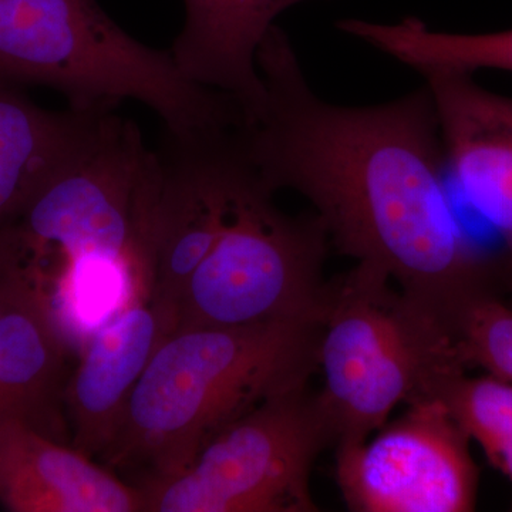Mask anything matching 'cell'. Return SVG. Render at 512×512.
Returning a JSON list of instances; mask_svg holds the SVG:
<instances>
[{
  "label": "cell",
  "mask_w": 512,
  "mask_h": 512,
  "mask_svg": "<svg viewBox=\"0 0 512 512\" xmlns=\"http://www.w3.org/2000/svg\"><path fill=\"white\" fill-rule=\"evenodd\" d=\"M457 355L470 369L512 383V305L488 295L467 305L451 323Z\"/></svg>",
  "instance_id": "17"
},
{
  "label": "cell",
  "mask_w": 512,
  "mask_h": 512,
  "mask_svg": "<svg viewBox=\"0 0 512 512\" xmlns=\"http://www.w3.org/2000/svg\"><path fill=\"white\" fill-rule=\"evenodd\" d=\"M0 504L13 512H144V495L72 444L0 414Z\"/></svg>",
  "instance_id": "11"
},
{
  "label": "cell",
  "mask_w": 512,
  "mask_h": 512,
  "mask_svg": "<svg viewBox=\"0 0 512 512\" xmlns=\"http://www.w3.org/2000/svg\"><path fill=\"white\" fill-rule=\"evenodd\" d=\"M237 126L207 136L167 137L151 235L148 301L173 333L188 279L227 228L239 194L255 173Z\"/></svg>",
  "instance_id": "8"
},
{
  "label": "cell",
  "mask_w": 512,
  "mask_h": 512,
  "mask_svg": "<svg viewBox=\"0 0 512 512\" xmlns=\"http://www.w3.org/2000/svg\"><path fill=\"white\" fill-rule=\"evenodd\" d=\"M185 25L170 52L191 82L228 94L245 119L261 110L259 46L285 10L308 0H184Z\"/></svg>",
  "instance_id": "13"
},
{
  "label": "cell",
  "mask_w": 512,
  "mask_h": 512,
  "mask_svg": "<svg viewBox=\"0 0 512 512\" xmlns=\"http://www.w3.org/2000/svg\"><path fill=\"white\" fill-rule=\"evenodd\" d=\"M0 80L50 87L76 110L137 100L180 140L237 126L244 116L228 94L185 77L170 50L124 32L97 0H0Z\"/></svg>",
  "instance_id": "3"
},
{
  "label": "cell",
  "mask_w": 512,
  "mask_h": 512,
  "mask_svg": "<svg viewBox=\"0 0 512 512\" xmlns=\"http://www.w3.org/2000/svg\"><path fill=\"white\" fill-rule=\"evenodd\" d=\"M258 171L239 194L231 220L188 279L174 332L272 322L322 323L330 242L315 212L285 214Z\"/></svg>",
  "instance_id": "5"
},
{
  "label": "cell",
  "mask_w": 512,
  "mask_h": 512,
  "mask_svg": "<svg viewBox=\"0 0 512 512\" xmlns=\"http://www.w3.org/2000/svg\"><path fill=\"white\" fill-rule=\"evenodd\" d=\"M322 323L178 330L163 340L101 454L140 485L180 476L221 430L272 397L309 386Z\"/></svg>",
  "instance_id": "2"
},
{
  "label": "cell",
  "mask_w": 512,
  "mask_h": 512,
  "mask_svg": "<svg viewBox=\"0 0 512 512\" xmlns=\"http://www.w3.org/2000/svg\"><path fill=\"white\" fill-rule=\"evenodd\" d=\"M437 114L448 171L503 245V293L512 305V97L480 86L474 74L421 73Z\"/></svg>",
  "instance_id": "9"
},
{
  "label": "cell",
  "mask_w": 512,
  "mask_h": 512,
  "mask_svg": "<svg viewBox=\"0 0 512 512\" xmlns=\"http://www.w3.org/2000/svg\"><path fill=\"white\" fill-rule=\"evenodd\" d=\"M338 29L420 74L434 70L474 74L481 69L512 73V29L477 35L439 32L414 16L397 23L343 19Z\"/></svg>",
  "instance_id": "15"
},
{
  "label": "cell",
  "mask_w": 512,
  "mask_h": 512,
  "mask_svg": "<svg viewBox=\"0 0 512 512\" xmlns=\"http://www.w3.org/2000/svg\"><path fill=\"white\" fill-rule=\"evenodd\" d=\"M0 274L6 281L0 311V414L64 441L69 349L36 289L6 266L0 265Z\"/></svg>",
  "instance_id": "12"
},
{
  "label": "cell",
  "mask_w": 512,
  "mask_h": 512,
  "mask_svg": "<svg viewBox=\"0 0 512 512\" xmlns=\"http://www.w3.org/2000/svg\"><path fill=\"white\" fill-rule=\"evenodd\" d=\"M111 111L42 109L0 80V231L92 143Z\"/></svg>",
  "instance_id": "14"
},
{
  "label": "cell",
  "mask_w": 512,
  "mask_h": 512,
  "mask_svg": "<svg viewBox=\"0 0 512 512\" xmlns=\"http://www.w3.org/2000/svg\"><path fill=\"white\" fill-rule=\"evenodd\" d=\"M318 357L335 448L362 443L399 404L436 397L448 377L468 372L446 323L360 262L329 281Z\"/></svg>",
  "instance_id": "4"
},
{
  "label": "cell",
  "mask_w": 512,
  "mask_h": 512,
  "mask_svg": "<svg viewBox=\"0 0 512 512\" xmlns=\"http://www.w3.org/2000/svg\"><path fill=\"white\" fill-rule=\"evenodd\" d=\"M333 444L318 393L305 386L229 424L180 476L136 487L144 512H316L312 467Z\"/></svg>",
  "instance_id": "6"
},
{
  "label": "cell",
  "mask_w": 512,
  "mask_h": 512,
  "mask_svg": "<svg viewBox=\"0 0 512 512\" xmlns=\"http://www.w3.org/2000/svg\"><path fill=\"white\" fill-rule=\"evenodd\" d=\"M488 463L512 483V383L493 375L448 377L436 392Z\"/></svg>",
  "instance_id": "16"
},
{
  "label": "cell",
  "mask_w": 512,
  "mask_h": 512,
  "mask_svg": "<svg viewBox=\"0 0 512 512\" xmlns=\"http://www.w3.org/2000/svg\"><path fill=\"white\" fill-rule=\"evenodd\" d=\"M261 110L242 121L245 153L266 187L311 202L340 255L389 274L451 330L471 302L503 296L500 264L451 210L439 114L424 84L375 106L313 92L278 26L256 55Z\"/></svg>",
  "instance_id": "1"
},
{
  "label": "cell",
  "mask_w": 512,
  "mask_h": 512,
  "mask_svg": "<svg viewBox=\"0 0 512 512\" xmlns=\"http://www.w3.org/2000/svg\"><path fill=\"white\" fill-rule=\"evenodd\" d=\"M470 439L437 397L407 404L369 439L335 448L336 483L353 512H470L480 470Z\"/></svg>",
  "instance_id": "7"
},
{
  "label": "cell",
  "mask_w": 512,
  "mask_h": 512,
  "mask_svg": "<svg viewBox=\"0 0 512 512\" xmlns=\"http://www.w3.org/2000/svg\"><path fill=\"white\" fill-rule=\"evenodd\" d=\"M170 333V322L150 301L127 306L92 333L64 389L73 447L92 458L107 450L138 380Z\"/></svg>",
  "instance_id": "10"
}]
</instances>
